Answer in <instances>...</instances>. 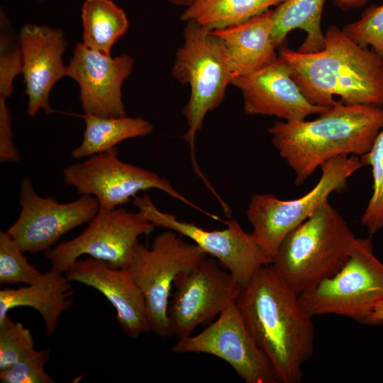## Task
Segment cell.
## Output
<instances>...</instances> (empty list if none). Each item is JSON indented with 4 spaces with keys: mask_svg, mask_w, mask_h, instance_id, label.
<instances>
[{
    "mask_svg": "<svg viewBox=\"0 0 383 383\" xmlns=\"http://www.w3.org/2000/svg\"><path fill=\"white\" fill-rule=\"evenodd\" d=\"M342 29L360 46L370 47L383 60V4L367 8L358 20Z\"/></svg>",
    "mask_w": 383,
    "mask_h": 383,
    "instance_id": "83f0119b",
    "label": "cell"
},
{
    "mask_svg": "<svg viewBox=\"0 0 383 383\" xmlns=\"http://www.w3.org/2000/svg\"><path fill=\"white\" fill-rule=\"evenodd\" d=\"M364 165L360 157L340 156L320 167V179L304 195L289 200L271 194H256L250 200L246 216L255 242L272 262L284 238L296 227L328 202L335 192H342L350 177Z\"/></svg>",
    "mask_w": 383,
    "mask_h": 383,
    "instance_id": "52a82bcc",
    "label": "cell"
},
{
    "mask_svg": "<svg viewBox=\"0 0 383 383\" xmlns=\"http://www.w3.org/2000/svg\"><path fill=\"white\" fill-rule=\"evenodd\" d=\"M311 121H276L272 143L301 186L321 165L340 156L362 157L383 127V106L340 101Z\"/></svg>",
    "mask_w": 383,
    "mask_h": 383,
    "instance_id": "3957f363",
    "label": "cell"
},
{
    "mask_svg": "<svg viewBox=\"0 0 383 383\" xmlns=\"http://www.w3.org/2000/svg\"><path fill=\"white\" fill-rule=\"evenodd\" d=\"M356 238L346 221L328 202L284 238L271 264L300 295L340 270Z\"/></svg>",
    "mask_w": 383,
    "mask_h": 383,
    "instance_id": "277c9868",
    "label": "cell"
},
{
    "mask_svg": "<svg viewBox=\"0 0 383 383\" xmlns=\"http://www.w3.org/2000/svg\"><path fill=\"white\" fill-rule=\"evenodd\" d=\"M0 97L7 99L13 91V82L23 72V57L18 39L14 41L1 21Z\"/></svg>",
    "mask_w": 383,
    "mask_h": 383,
    "instance_id": "f546056e",
    "label": "cell"
},
{
    "mask_svg": "<svg viewBox=\"0 0 383 383\" xmlns=\"http://www.w3.org/2000/svg\"><path fill=\"white\" fill-rule=\"evenodd\" d=\"M208 256L177 232L167 231L155 237L150 248L138 243L127 271L146 302L150 330L160 338L172 336L167 309L176 277Z\"/></svg>",
    "mask_w": 383,
    "mask_h": 383,
    "instance_id": "ba28073f",
    "label": "cell"
},
{
    "mask_svg": "<svg viewBox=\"0 0 383 383\" xmlns=\"http://www.w3.org/2000/svg\"><path fill=\"white\" fill-rule=\"evenodd\" d=\"M85 130L80 145L73 149L74 159L87 158L116 147L127 139L145 136L153 130L152 124L142 118L100 116L84 113Z\"/></svg>",
    "mask_w": 383,
    "mask_h": 383,
    "instance_id": "44dd1931",
    "label": "cell"
},
{
    "mask_svg": "<svg viewBox=\"0 0 383 383\" xmlns=\"http://www.w3.org/2000/svg\"><path fill=\"white\" fill-rule=\"evenodd\" d=\"M50 357L48 350H33L10 367L0 371L1 383H54L44 370Z\"/></svg>",
    "mask_w": 383,
    "mask_h": 383,
    "instance_id": "f1b7e54d",
    "label": "cell"
},
{
    "mask_svg": "<svg viewBox=\"0 0 383 383\" xmlns=\"http://www.w3.org/2000/svg\"><path fill=\"white\" fill-rule=\"evenodd\" d=\"M134 60L127 54L116 57L76 44L67 65V77L79 87L84 113L100 116H126L122 87L133 70Z\"/></svg>",
    "mask_w": 383,
    "mask_h": 383,
    "instance_id": "9a60e30c",
    "label": "cell"
},
{
    "mask_svg": "<svg viewBox=\"0 0 383 383\" xmlns=\"http://www.w3.org/2000/svg\"><path fill=\"white\" fill-rule=\"evenodd\" d=\"M133 206L155 226L172 230L189 238L220 266L228 271L243 287L264 265L272 263L235 219L224 221L226 228L209 231L193 223L179 220L174 214L160 211L150 196L145 193L132 199Z\"/></svg>",
    "mask_w": 383,
    "mask_h": 383,
    "instance_id": "8fae6325",
    "label": "cell"
},
{
    "mask_svg": "<svg viewBox=\"0 0 383 383\" xmlns=\"http://www.w3.org/2000/svg\"><path fill=\"white\" fill-rule=\"evenodd\" d=\"M82 43L111 55L113 45L127 32L129 21L124 10L112 0H85L81 9Z\"/></svg>",
    "mask_w": 383,
    "mask_h": 383,
    "instance_id": "cb8c5ba5",
    "label": "cell"
},
{
    "mask_svg": "<svg viewBox=\"0 0 383 383\" xmlns=\"http://www.w3.org/2000/svg\"><path fill=\"white\" fill-rule=\"evenodd\" d=\"M278 56L313 104L331 107L338 96L345 104L383 106V60L335 26L324 33L321 50L302 53L284 46Z\"/></svg>",
    "mask_w": 383,
    "mask_h": 383,
    "instance_id": "7a4b0ae2",
    "label": "cell"
},
{
    "mask_svg": "<svg viewBox=\"0 0 383 383\" xmlns=\"http://www.w3.org/2000/svg\"><path fill=\"white\" fill-rule=\"evenodd\" d=\"M155 226L138 211L121 206L99 209L88 226L75 238L45 252L51 268L65 273L81 256L88 255L115 268H126L141 235H149Z\"/></svg>",
    "mask_w": 383,
    "mask_h": 383,
    "instance_id": "30bf717a",
    "label": "cell"
},
{
    "mask_svg": "<svg viewBox=\"0 0 383 383\" xmlns=\"http://www.w3.org/2000/svg\"><path fill=\"white\" fill-rule=\"evenodd\" d=\"M20 157L12 138L11 116L6 99L0 97V160L16 162Z\"/></svg>",
    "mask_w": 383,
    "mask_h": 383,
    "instance_id": "4dcf8cb0",
    "label": "cell"
},
{
    "mask_svg": "<svg viewBox=\"0 0 383 383\" xmlns=\"http://www.w3.org/2000/svg\"><path fill=\"white\" fill-rule=\"evenodd\" d=\"M174 353H206L227 362L246 383H278L271 364L248 331L235 305L201 332L179 339Z\"/></svg>",
    "mask_w": 383,
    "mask_h": 383,
    "instance_id": "5bb4252c",
    "label": "cell"
},
{
    "mask_svg": "<svg viewBox=\"0 0 383 383\" xmlns=\"http://www.w3.org/2000/svg\"><path fill=\"white\" fill-rule=\"evenodd\" d=\"M63 179L80 195L95 197L100 209L120 207L132 201L138 192L156 189L215 220L218 218L179 193L166 178L121 160L117 147L67 166L63 170Z\"/></svg>",
    "mask_w": 383,
    "mask_h": 383,
    "instance_id": "9c48e42d",
    "label": "cell"
},
{
    "mask_svg": "<svg viewBox=\"0 0 383 383\" xmlns=\"http://www.w3.org/2000/svg\"><path fill=\"white\" fill-rule=\"evenodd\" d=\"M272 9L238 25L213 30L226 49L234 78L254 73L278 57Z\"/></svg>",
    "mask_w": 383,
    "mask_h": 383,
    "instance_id": "d6986e66",
    "label": "cell"
},
{
    "mask_svg": "<svg viewBox=\"0 0 383 383\" xmlns=\"http://www.w3.org/2000/svg\"><path fill=\"white\" fill-rule=\"evenodd\" d=\"M37 1H46V0H37Z\"/></svg>",
    "mask_w": 383,
    "mask_h": 383,
    "instance_id": "d590c367",
    "label": "cell"
},
{
    "mask_svg": "<svg viewBox=\"0 0 383 383\" xmlns=\"http://www.w3.org/2000/svg\"><path fill=\"white\" fill-rule=\"evenodd\" d=\"M285 0H194L180 16L184 22H194L209 30L244 23Z\"/></svg>",
    "mask_w": 383,
    "mask_h": 383,
    "instance_id": "603a6c76",
    "label": "cell"
},
{
    "mask_svg": "<svg viewBox=\"0 0 383 383\" xmlns=\"http://www.w3.org/2000/svg\"><path fill=\"white\" fill-rule=\"evenodd\" d=\"M43 272L30 265L6 231H0V283L30 284Z\"/></svg>",
    "mask_w": 383,
    "mask_h": 383,
    "instance_id": "484cf974",
    "label": "cell"
},
{
    "mask_svg": "<svg viewBox=\"0 0 383 383\" xmlns=\"http://www.w3.org/2000/svg\"><path fill=\"white\" fill-rule=\"evenodd\" d=\"M325 2L326 0H285L272 9V40L277 48L292 30L301 29L306 33V38L296 50L310 53L321 50L324 33L321 21Z\"/></svg>",
    "mask_w": 383,
    "mask_h": 383,
    "instance_id": "7402d4cb",
    "label": "cell"
},
{
    "mask_svg": "<svg viewBox=\"0 0 383 383\" xmlns=\"http://www.w3.org/2000/svg\"><path fill=\"white\" fill-rule=\"evenodd\" d=\"M355 0H335V4L342 10L353 8Z\"/></svg>",
    "mask_w": 383,
    "mask_h": 383,
    "instance_id": "d6a6232c",
    "label": "cell"
},
{
    "mask_svg": "<svg viewBox=\"0 0 383 383\" xmlns=\"http://www.w3.org/2000/svg\"><path fill=\"white\" fill-rule=\"evenodd\" d=\"M170 4L175 6H189L194 0H167Z\"/></svg>",
    "mask_w": 383,
    "mask_h": 383,
    "instance_id": "836d02e7",
    "label": "cell"
},
{
    "mask_svg": "<svg viewBox=\"0 0 383 383\" xmlns=\"http://www.w3.org/2000/svg\"><path fill=\"white\" fill-rule=\"evenodd\" d=\"M17 39L23 57L26 113L30 117L40 110L50 113V91L67 73L62 57L67 48L64 33L58 28L30 23L21 28Z\"/></svg>",
    "mask_w": 383,
    "mask_h": 383,
    "instance_id": "e0dca14e",
    "label": "cell"
},
{
    "mask_svg": "<svg viewBox=\"0 0 383 383\" xmlns=\"http://www.w3.org/2000/svg\"><path fill=\"white\" fill-rule=\"evenodd\" d=\"M235 305L278 383L301 382L302 367L313 353V318L271 263L242 287Z\"/></svg>",
    "mask_w": 383,
    "mask_h": 383,
    "instance_id": "6da1fadb",
    "label": "cell"
},
{
    "mask_svg": "<svg viewBox=\"0 0 383 383\" xmlns=\"http://www.w3.org/2000/svg\"><path fill=\"white\" fill-rule=\"evenodd\" d=\"M383 323V304L378 306L370 318L368 325H380Z\"/></svg>",
    "mask_w": 383,
    "mask_h": 383,
    "instance_id": "1f68e13d",
    "label": "cell"
},
{
    "mask_svg": "<svg viewBox=\"0 0 383 383\" xmlns=\"http://www.w3.org/2000/svg\"><path fill=\"white\" fill-rule=\"evenodd\" d=\"M364 166H370L372 192L360 221L370 235L383 228V127L369 151L360 157Z\"/></svg>",
    "mask_w": 383,
    "mask_h": 383,
    "instance_id": "d4e9b609",
    "label": "cell"
},
{
    "mask_svg": "<svg viewBox=\"0 0 383 383\" xmlns=\"http://www.w3.org/2000/svg\"><path fill=\"white\" fill-rule=\"evenodd\" d=\"M34 350V340L28 328L13 321L9 314L0 321V371L16 364Z\"/></svg>",
    "mask_w": 383,
    "mask_h": 383,
    "instance_id": "4316f807",
    "label": "cell"
},
{
    "mask_svg": "<svg viewBox=\"0 0 383 383\" xmlns=\"http://www.w3.org/2000/svg\"><path fill=\"white\" fill-rule=\"evenodd\" d=\"M174 78L190 89L182 113L187 131L182 136L189 145L193 168L209 190L213 189L198 165L195 138L206 114L224 99L234 75L222 40L212 30L192 21L186 22L183 42L178 48L172 68Z\"/></svg>",
    "mask_w": 383,
    "mask_h": 383,
    "instance_id": "5b68a950",
    "label": "cell"
},
{
    "mask_svg": "<svg viewBox=\"0 0 383 383\" xmlns=\"http://www.w3.org/2000/svg\"><path fill=\"white\" fill-rule=\"evenodd\" d=\"M369 0H355L353 7H358L362 6Z\"/></svg>",
    "mask_w": 383,
    "mask_h": 383,
    "instance_id": "e575fe53",
    "label": "cell"
},
{
    "mask_svg": "<svg viewBox=\"0 0 383 383\" xmlns=\"http://www.w3.org/2000/svg\"><path fill=\"white\" fill-rule=\"evenodd\" d=\"M231 84L240 91L243 110L248 116L298 121L328 108L313 104L306 99L292 78L289 65L279 56L254 73L235 77Z\"/></svg>",
    "mask_w": 383,
    "mask_h": 383,
    "instance_id": "2e32d148",
    "label": "cell"
},
{
    "mask_svg": "<svg viewBox=\"0 0 383 383\" xmlns=\"http://www.w3.org/2000/svg\"><path fill=\"white\" fill-rule=\"evenodd\" d=\"M167 316L172 335L178 339L192 334L200 325H209L235 300L242 286L213 257L178 274L173 283Z\"/></svg>",
    "mask_w": 383,
    "mask_h": 383,
    "instance_id": "7c38bea8",
    "label": "cell"
},
{
    "mask_svg": "<svg viewBox=\"0 0 383 383\" xmlns=\"http://www.w3.org/2000/svg\"><path fill=\"white\" fill-rule=\"evenodd\" d=\"M72 282L65 273L51 268L30 284L1 290L0 321L11 309L30 307L43 318L47 335H52L57 329L60 316L72 305L71 297L74 294Z\"/></svg>",
    "mask_w": 383,
    "mask_h": 383,
    "instance_id": "ffe728a7",
    "label": "cell"
},
{
    "mask_svg": "<svg viewBox=\"0 0 383 383\" xmlns=\"http://www.w3.org/2000/svg\"><path fill=\"white\" fill-rule=\"evenodd\" d=\"M304 311L313 318L340 315L367 324L383 304V263L370 238H356L350 255L335 274L299 295Z\"/></svg>",
    "mask_w": 383,
    "mask_h": 383,
    "instance_id": "8992f818",
    "label": "cell"
},
{
    "mask_svg": "<svg viewBox=\"0 0 383 383\" xmlns=\"http://www.w3.org/2000/svg\"><path fill=\"white\" fill-rule=\"evenodd\" d=\"M65 274L71 282L101 292L115 309L118 324L128 337L135 339L151 331L145 297L126 269L87 257L77 259Z\"/></svg>",
    "mask_w": 383,
    "mask_h": 383,
    "instance_id": "ac0fdd59",
    "label": "cell"
},
{
    "mask_svg": "<svg viewBox=\"0 0 383 383\" xmlns=\"http://www.w3.org/2000/svg\"><path fill=\"white\" fill-rule=\"evenodd\" d=\"M19 203V216L6 233L24 252L32 254L51 249L62 235L89 223L99 209L97 199L90 195L67 203L41 196L28 177L21 182Z\"/></svg>",
    "mask_w": 383,
    "mask_h": 383,
    "instance_id": "4fadbf2b",
    "label": "cell"
}]
</instances>
